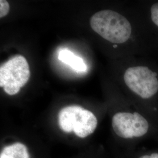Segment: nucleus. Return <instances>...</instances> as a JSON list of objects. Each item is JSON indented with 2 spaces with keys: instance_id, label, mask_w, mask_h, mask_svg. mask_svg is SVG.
Listing matches in <instances>:
<instances>
[{
  "instance_id": "nucleus-4",
  "label": "nucleus",
  "mask_w": 158,
  "mask_h": 158,
  "mask_svg": "<svg viewBox=\"0 0 158 158\" xmlns=\"http://www.w3.org/2000/svg\"><path fill=\"white\" fill-rule=\"evenodd\" d=\"M31 72L27 60L18 55L0 67V87L8 95H15L27 84Z\"/></svg>"
},
{
  "instance_id": "nucleus-8",
  "label": "nucleus",
  "mask_w": 158,
  "mask_h": 158,
  "mask_svg": "<svg viewBox=\"0 0 158 158\" xmlns=\"http://www.w3.org/2000/svg\"><path fill=\"white\" fill-rule=\"evenodd\" d=\"M9 3L5 0L0 1V18L6 17L10 11Z\"/></svg>"
},
{
  "instance_id": "nucleus-1",
  "label": "nucleus",
  "mask_w": 158,
  "mask_h": 158,
  "mask_svg": "<svg viewBox=\"0 0 158 158\" xmlns=\"http://www.w3.org/2000/svg\"><path fill=\"white\" fill-rule=\"evenodd\" d=\"M138 13V18L131 21L119 12L103 10L91 17L90 24L92 29L110 44L113 49L128 46L133 55L147 56L158 48Z\"/></svg>"
},
{
  "instance_id": "nucleus-2",
  "label": "nucleus",
  "mask_w": 158,
  "mask_h": 158,
  "mask_svg": "<svg viewBox=\"0 0 158 158\" xmlns=\"http://www.w3.org/2000/svg\"><path fill=\"white\" fill-rule=\"evenodd\" d=\"M122 80L134 104L158 125V64L147 56L133 58Z\"/></svg>"
},
{
  "instance_id": "nucleus-3",
  "label": "nucleus",
  "mask_w": 158,
  "mask_h": 158,
  "mask_svg": "<svg viewBox=\"0 0 158 158\" xmlns=\"http://www.w3.org/2000/svg\"><path fill=\"white\" fill-rule=\"evenodd\" d=\"M59 127L65 132L73 131L76 135L84 138L91 135L97 127L95 115L79 106L63 108L58 114Z\"/></svg>"
},
{
  "instance_id": "nucleus-5",
  "label": "nucleus",
  "mask_w": 158,
  "mask_h": 158,
  "mask_svg": "<svg viewBox=\"0 0 158 158\" xmlns=\"http://www.w3.org/2000/svg\"><path fill=\"white\" fill-rule=\"evenodd\" d=\"M138 11L158 49V1H143Z\"/></svg>"
},
{
  "instance_id": "nucleus-7",
  "label": "nucleus",
  "mask_w": 158,
  "mask_h": 158,
  "mask_svg": "<svg viewBox=\"0 0 158 158\" xmlns=\"http://www.w3.org/2000/svg\"><path fill=\"white\" fill-rule=\"evenodd\" d=\"M132 158H158V148L143 149V151L136 153Z\"/></svg>"
},
{
  "instance_id": "nucleus-6",
  "label": "nucleus",
  "mask_w": 158,
  "mask_h": 158,
  "mask_svg": "<svg viewBox=\"0 0 158 158\" xmlns=\"http://www.w3.org/2000/svg\"><path fill=\"white\" fill-rule=\"evenodd\" d=\"M58 59L60 61L70 66L77 72H85L87 66L84 60L74 54L72 51L68 49H63L59 51Z\"/></svg>"
}]
</instances>
